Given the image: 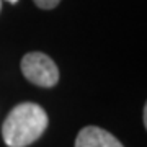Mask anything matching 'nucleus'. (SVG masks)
<instances>
[{"mask_svg": "<svg viewBox=\"0 0 147 147\" xmlns=\"http://www.w3.org/2000/svg\"><path fill=\"white\" fill-rule=\"evenodd\" d=\"M49 119L44 108L33 101L16 105L2 124V137L8 147H28L46 131Z\"/></svg>", "mask_w": 147, "mask_h": 147, "instance_id": "f257e3e1", "label": "nucleus"}, {"mask_svg": "<svg viewBox=\"0 0 147 147\" xmlns=\"http://www.w3.org/2000/svg\"><path fill=\"white\" fill-rule=\"evenodd\" d=\"M74 147H124L106 129L98 126H87L79 132Z\"/></svg>", "mask_w": 147, "mask_h": 147, "instance_id": "7ed1b4c3", "label": "nucleus"}, {"mask_svg": "<svg viewBox=\"0 0 147 147\" xmlns=\"http://www.w3.org/2000/svg\"><path fill=\"white\" fill-rule=\"evenodd\" d=\"M36 7H39L41 10H53L61 3V0H33Z\"/></svg>", "mask_w": 147, "mask_h": 147, "instance_id": "20e7f679", "label": "nucleus"}, {"mask_svg": "<svg viewBox=\"0 0 147 147\" xmlns=\"http://www.w3.org/2000/svg\"><path fill=\"white\" fill-rule=\"evenodd\" d=\"M0 10H2V0H0Z\"/></svg>", "mask_w": 147, "mask_h": 147, "instance_id": "423d86ee", "label": "nucleus"}, {"mask_svg": "<svg viewBox=\"0 0 147 147\" xmlns=\"http://www.w3.org/2000/svg\"><path fill=\"white\" fill-rule=\"evenodd\" d=\"M21 72L25 79L31 84L42 87V88H51L59 82V69L53 59L44 53H28L21 59Z\"/></svg>", "mask_w": 147, "mask_h": 147, "instance_id": "f03ea898", "label": "nucleus"}, {"mask_svg": "<svg viewBox=\"0 0 147 147\" xmlns=\"http://www.w3.org/2000/svg\"><path fill=\"white\" fill-rule=\"evenodd\" d=\"M8 2H13V3H15V2H18V0H8Z\"/></svg>", "mask_w": 147, "mask_h": 147, "instance_id": "39448f33", "label": "nucleus"}]
</instances>
